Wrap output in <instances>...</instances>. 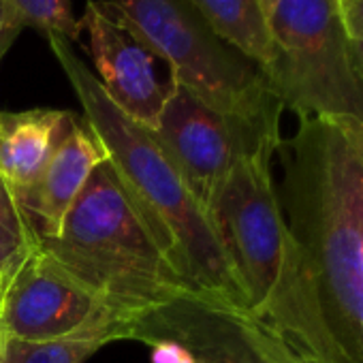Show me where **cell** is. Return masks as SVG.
Masks as SVG:
<instances>
[{
  "mask_svg": "<svg viewBox=\"0 0 363 363\" xmlns=\"http://www.w3.org/2000/svg\"><path fill=\"white\" fill-rule=\"evenodd\" d=\"M276 156L286 255L257 316L318 363H363V124L299 118Z\"/></svg>",
  "mask_w": 363,
  "mask_h": 363,
  "instance_id": "obj_1",
  "label": "cell"
},
{
  "mask_svg": "<svg viewBox=\"0 0 363 363\" xmlns=\"http://www.w3.org/2000/svg\"><path fill=\"white\" fill-rule=\"evenodd\" d=\"M48 41L84 107V118L107 152V162L179 276L195 291L250 310L212 214L193 195L152 128L126 116L105 94L71 41L56 35Z\"/></svg>",
  "mask_w": 363,
  "mask_h": 363,
  "instance_id": "obj_2",
  "label": "cell"
},
{
  "mask_svg": "<svg viewBox=\"0 0 363 363\" xmlns=\"http://www.w3.org/2000/svg\"><path fill=\"white\" fill-rule=\"evenodd\" d=\"M37 244L120 318L193 289L158 246L109 162L92 173L60 231L37 235Z\"/></svg>",
  "mask_w": 363,
  "mask_h": 363,
  "instance_id": "obj_3",
  "label": "cell"
},
{
  "mask_svg": "<svg viewBox=\"0 0 363 363\" xmlns=\"http://www.w3.org/2000/svg\"><path fill=\"white\" fill-rule=\"evenodd\" d=\"M274 41L263 71L274 96L297 118L335 116L363 124V79L337 0H261Z\"/></svg>",
  "mask_w": 363,
  "mask_h": 363,
  "instance_id": "obj_4",
  "label": "cell"
},
{
  "mask_svg": "<svg viewBox=\"0 0 363 363\" xmlns=\"http://www.w3.org/2000/svg\"><path fill=\"white\" fill-rule=\"evenodd\" d=\"M126 24L167 62L175 84L210 107L252 118H282L263 69L220 41L191 0H109Z\"/></svg>",
  "mask_w": 363,
  "mask_h": 363,
  "instance_id": "obj_5",
  "label": "cell"
},
{
  "mask_svg": "<svg viewBox=\"0 0 363 363\" xmlns=\"http://www.w3.org/2000/svg\"><path fill=\"white\" fill-rule=\"evenodd\" d=\"M118 340L171 342L193 363H318L252 310L195 289L118 320Z\"/></svg>",
  "mask_w": 363,
  "mask_h": 363,
  "instance_id": "obj_6",
  "label": "cell"
},
{
  "mask_svg": "<svg viewBox=\"0 0 363 363\" xmlns=\"http://www.w3.org/2000/svg\"><path fill=\"white\" fill-rule=\"evenodd\" d=\"M276 152L263 147L238 162L210 203L255 314L274 295L286 255V223L272 173Z\"/></svg>",
  "mask_w": 363,
  "mask_h": 363,
  "instance_id": "obj_7",
  "label": "cell"
},
{
  "mask_svg": "<svg viewBox=\"0 0 363 363\" xmlns=\"http://www.w3.org/2000/svg\"><path fill=\"white\" fill-rule=\"evenodd\" d=\"M152 133L208 212L238 162L263 147L278 150L282 143L280 118L252 120L218 111L179 84Z\"/></svg>",
  "mask_w": 363,
  "mask_h": 363,
  "instance_id": "obj_8",
  "label": "cell"
},
{
  "mask_svg": "<svg viewBox=\"0 0 363 363\" xmlns=\"http://www.w3.org/2000/svg\"><path fill=\"white\" fill-rule=\"evenodd\" d=\"M118 320L122 318L54 263L39 244L0 286L3 337L50 342L103 333L116 342Z\"/></svg>",
  "mask_w": 363,
  "mask_h": 363,
  "instance_id": "obj_9",
  "label": "cell"
},
{
  "mask_svg": "<svg viewBox=\"0 0 363 363\" xmlns=\"http://www.w3.org/2000/svg\"><path fill=\"white\" fill-rule=\"evenodd\" d=\"M82 30L105 94L133 120L152 128L175 88L167 62L126 24L109 0H88Z\"/></svg>",
  "mask_w": 363,
  "mask_h": 363,
  "instance_id": "obj_10",
  "label": "cell"
},
{
  "mask_svg": "<svg viewBox=\"0 0 363 363\" xmlns=\"http://www.w3.org/2000/svg\"><path fill=\"white\" fill-rule=\"evenodd\" d=\"M107 162V152L84 116L69 111L56 147L35 184L16 195L39 238L60 231L65 216L92 173Z\"/></svg>",
  "mask_w": 363,
  "mask_h": 363,
  "instance_id": "obj_11",
  "label": "cell"
},
{
  "mask_svg": "<svg viewBox=\"0 0 363 363\" xmlns=\"http://www.w3.org/2000/svg\"><path fill=\"white\" fill-rule=\"evenodd\" d=\"M69 111H0V177L16 193L28 191L48 164Z\"/></svg>",
  "mask_w": 363,
  "mask_h": 363,
  "instance_id": "obj_12",
  "label": "cell"
},
{
  "mask_svg": "<svg viewBox=\"0 0 363 363\" xmlns=\"http://www.w3.org/2000/svg\"><path fill=\"white\" fill-rule=\"evenodd\" d=\"M212 33L257 62L263 71L274 58V41L261 0H191Z\"/></svg>",
  "mask_w": 363,
  "mask_h": 363,
  "instance_id": "obj_13",
  "label": "cell"
},
{
  "mask_svg": "<svg viewBox=\"0 0 363 363\" xmlns=\"http://www.w3.org/2000/svg\"><path fill=\"white\" fill-rule=\"evenodd\" d=\"M111 344L103 333H84L50 342H22L0 335V363H86Z\"/></svg>",
  "mask_w": 363,
  "mask_h": 363,
  "instance_id": "obj_14",
  "label": "cell"
},
{
  "mask_svg": "<svg viewBox=\"0 0 363 363\" xmlns=\"http://www.w3.org/2000/svg\"><path fill=\"white\" fill-rule=\"evenodd\" d=\"M37 246V233L16 193L0 177V286Z\"/></svg>",
  "mask_w": 363,
  "mask_h": 363,
  "instance_id": "obj_15",
  "label": "cell"
},
{
  "mask_svg": "<svg viewBox=\"0 0 363 363\" xmlns=\"http://www.w3.org/2000/svg\"><path fill=\"white\" fill-rule=\"evenodd\" d=\"M24 28H35L45 37L77 41L82 22L73 16L71 0H9Z\"/></svg>",
  "mask_w": 363,
  "mask_h": 363,
  "instance_id": "obj_16",
  "label": "cell"
},
{
  "mask_svg": "<svg viewBox=\"0 0 363 363\" xmlns=\"http://www.w3.org/2000/svg\"><path fill=\"white\" fill-rule=\"evenodd\" d=\"M24 26L20 18L16 16L9 0H0V60L9 52V48L16 43V39L22 35Z\"/></svg>",
  "mask_w": 363,
  "mask_h": 363,
  "instance_id": "obj_17",
  "label": "cell"
},
{
  "mask_svg": "<svg viewBox=\"0 0 363 363\" xmlns=\"http://www.w3.org/2000/svg\"><path fill=\"white\" fill-rule=\"evenodd\" d=\"M337 9L348 39L363 43V0H337Z\"/></svg>",
  "mask_w": 363,
  "mask_h": 363,
  "instance_id": "obj_18",
  "label": "cell"
},
{
  "mask_svg": "<svg viewBox=\"0 0 363 363\" xmlns=\"http://www.w3.org/2000/svg\"><path fill=\"white\" fill-rule=\"evenodd\" d=\"M152 348V363H193L191 354L171 342H158Z\"/></svg>",
  "mask_w": 363,
  "mask_h": 363,
  "instance_id": "obj_19",
  "label": "cell"
},
{
  "mask_svg": "<svg viewBox=\"0 0 363 363\" xmlns=\"http://www.w3.org/2000/svg\"><path fill=\"white\" fill-rule=\"evenodd\" d=\"M352 58H354V67H357V71H359V75L363 79V43L352 41Z\"/></svg>",
  "mask_w": 363,
  "mask_h": 363,
  "instance_id": "obj_20",
  "label": "cell"
}]
</instances>
